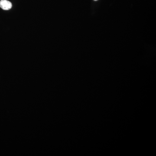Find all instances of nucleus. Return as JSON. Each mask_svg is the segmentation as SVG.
<instances>
[{
	"label": "nucleus",
	"mask_w": 156,
	"mask_h": 156,
	"mask_svg": "<svg viewBox=\"0 0 156 156\" xmlns=\"http://www.w3.org/2000/svg\"><path fill=\"white\" fill-rule=\"evenodd\" d=\"M94 1H98V0H94Z\"/></svg>",
	"instance_id": "2"
},
{
	"label": "nucleus",
	"mask_w": 156,
	"mask_h": 156,
	"mask_svg": "<svg viewBox=\"0 0 156 156\" xmlns=\"http://www.w3.org/2000/svg\"><path fill=\"white\" fill-rule=\"evenodd\" d=\"M12 7V3L8 0L0 1V8L4 10H9Z\"/></svg>",
	"instance_id": "1"
}]
</instances>
